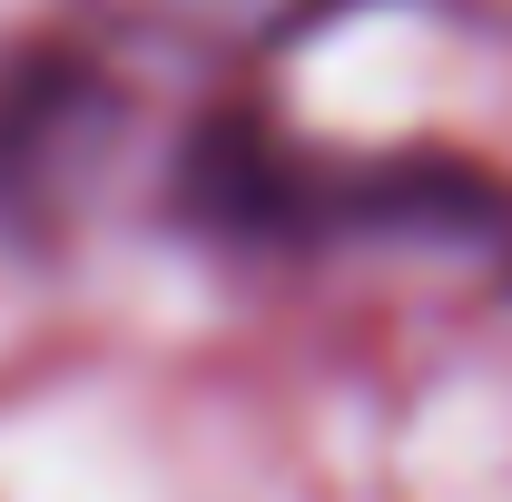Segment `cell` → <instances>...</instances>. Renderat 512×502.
I'll list each match as a JSON object with an SVG mask.
<instances>
[{"mask_svg":"<svg viewBox=\"0 0 512 502\" xmlns=\"http://www.w3.org/2000/svg\"><path fill=\"white\" fill-rule=\"evenodd\" d=\"M178 207L237 247H335V237H473L503 227V197L444 168H365L256 138V119H207L178 168Z\"/></svg>","mask_w":512,"mask_h":502,"instance_id":"obj_1","label":"cell"},{"mask_svg":"<svg viewBox=\"0 0 512 502\" xmlns=\"http://www.w3.org/2000/svg\"><path fill=\"white\" fill-rule=\"evenodd\" d=\"M99 20H119L138 40H178V50H227V60H247V50H286V40H306L325 30L335 10H355V0H89Z\"/></svg>","mask_w":512,"mask_h":502,"instance_id":"obj_2","label":"cell"}]
</instances>
